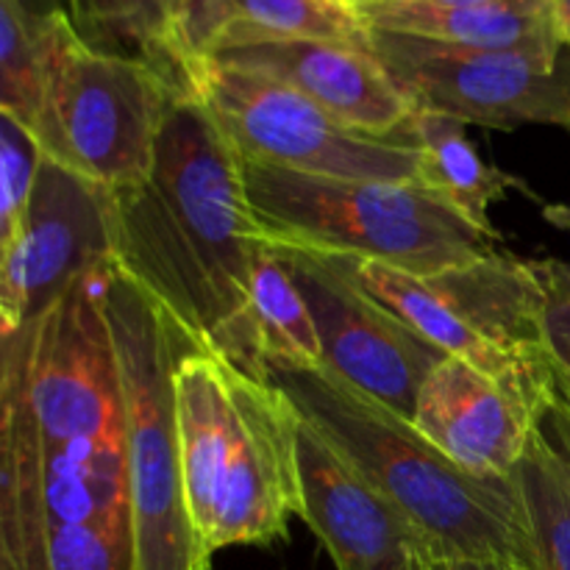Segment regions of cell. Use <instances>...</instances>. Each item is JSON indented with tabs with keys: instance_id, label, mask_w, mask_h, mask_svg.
I'll return each instance as SVG.
<instances>
[{
	"instance_id": "7c38bea8",
	"label": "cell",
	"mask_w": 570,
	"mask_h": 570,
	"mask_svg": "<svg viewBox=\"0 0 570 570\" xmlns=\"http://www.w3.org/2000/svg\"><path fill=\"white\" fill-rule=\"evenodd\" d=\"M111 262V189L42 154L26 217L0 245V334L45 315L72 284Z\"/></svg>"
},
{
	"instance_id": "5b68a950",
	"label": "cell",
	"mask_w": 570,
	"mask_h": 570,
	"mask_svg": "<svg viewBox=\"0 0 570 570\" xmlns=\"http://www.w3.org/2000/svg\"><path fill=\"white\" fill-rule=\"evenodd\" d=\"M243 161L250 209L276 243L438 276L493 254L479 232L423 181L328 178Z\"/></svg>"
},
{
	"instance_id": "484cf974",
	"label": "cell",
	"mask_w": 570,
	"mask_h": 570,
	"mask_svg": "<svg viewBox=\"0 0 570 570\" xmlns=\"http://www.w3.org/2000/svg\"><path fill=\"white\" fill-rule=\"evenodd\" d=\"M443 570H532L512 560H451L443 562Z\"/></svg>"
},
{
	"instance_id": "4dcf8cb0",
	"label": "cell",
	"mask_w": 570,
	"mask_h": 570,
	"mask_svg": "<svg viewBox=\"0 0 570 570\" xmlns=\"http://www.w3.org/2000/svg\"><path fill=\"white\" fill-rule=\"evenodd\" d=\"M432 570H443V566H438V568H432Z\"/></svg>"
},
{
	"instance_id": "8992f818",
	"label": "cell",
	"mask_w": 570,
	"mask_h": 570,
	"mask_svg": "<svg viewBox=\"0 0 570 570\" xmlns=\"http://www.w3.org/2000/svg\"><path fill=\"white\" fill-rule=\"evenodd\" d=\"M104 309L126 406L134 570H212L189 521L176 412L178 362L198 345L115 265Z\"/></svg>"
},
{
	"instance_id": "44dd1931",
	"label": "cell",
	"mask_w": 570,
	"mask_h": 570,
	"mask_svg": "<svg viewBox=\"0 0 570 570\" xmlns=\"http://www.w3.org/2000/svg\"><path fill=\"white\" fill-rule=\"evenodd\" d=\"M67 31V14H33L20 0H0V115L31 128Z\"/></svg>"
},
{
	"instance_id": "cb8c5ba5",
	"label": "cell",
	"mask_w": 570,
	"mask_h": 570,
	"mask_svg": "<svg viewBox=\"0 0 570 570\" xmlns=\"http://www.w3.org/2000/svg\"><path fill=\"white\" fill-rule=\"evenodd\" d=\"M532 271L543 289L540 334L546 362L554 376L557 401L570 410V265L562 259H532Z\"/></svg>"
},
{
	"instance_id": "4316f807",
	"label": "cell",
	"mask_w": 570,
	"mask_h": 570,
	"mask_svg": "<svg viewBox=\"0 0 570 570\" xmlns=\"http://www.w3.org/2000/svg\"><path fill=\"white\" fill-rule=\"evenodd\" d=\"M549 11L557 37L566 48H570V0H549Z\"/></svg>"
},
{
	"instance_id": "ba28073f",
	"label": "cell",
	"mask_w": 570,
	"mask_h": 570,
	"mask_svg": "<svg viewBox=\"0 0 570 570\" xmlns=\"http://www.w3.org/2000/svg\"><path fill=\"white\" fill-rule=\"evenodd\" d=\"M178 95L187 92L165 72L92 50L70 26L31 134L50 161L117 193L148 178Z\"/></svg>"
},
{
	"instance_id": "52a82bcc",
	"label": "cell",
	"mask_w": 570,
	"mask_h": 570,
	"mask_svg": "<svg viewBox=\"0 0 570 570\" xmlns=\"http://www.w3.org/2000/svg\"><path fill=\"white\" fill-rule=\"evenodd\" d=\"M354 267L376 298L445 356L504 382L546 417L557 387L540 334L543 289L532 259L493 250L438 276H412L367 259H354Z\"/></svg>"
},
{
	"instance_id": "d4e9b609",
	"label": "cell",
	"mask_w": 570,
	"mask_h": 570,
	"mask_svg": "<svg viewBox=\"0 0 570 570\" xmlns=\"http://www.w3.org/2000/svg\"><path fill=\"white\" fill-rule=\"evenodd\" d=\"M543 426H546V432H549L551 438L562 445V451L570 456V410L568 406L560 404V401H554V404H551V410L546 412Z\"/></svg>"
},
{
	"instance_id": "5bb4252c",
	"label": "cell",
	"mask_w": 570,
	"mask_h": 570,
	"mask_svg": "<svg viewBox=\"0 0 570 570\" xmlns=\"http://www.w3.org/2000/svg\"><path fill=\"white\" fill-rule=\"evenodd\" d=\"M206 59L287 83L356 131L390 137L410 128L415 115V106L373 50L356 45L309 37H232L215 45Z\"/></svg>"
},
{
	"instance_id": "7402d4cb",
	"label": "cell",
	"mask_w": 570,
	"mask_h": 570,
	"mask_svg": "<svg viewBox=\"0 0 570 570\" xmlns=\"http://www.w3.org/2000/svg\"><path fill=\"white\" fill-rule=\"evenodd\" d=\"M534 570H570V456L540 423L515 468Z\"/></svg>"
},
{
	"instance_id": "ac0fdd59",
	"label": "cell",
	"mask_w": 570,
	"mask_h": 570,
	"mask_svg": "<svg viewBox=\"0 0 570 570\" xmlns=\"http://www.w3.org/2000/svg\"><path fill=\"white\" fill-rule=\"evenodd\" d=\"M412 126H415L417 150H421L417 181L443 195L479 232L488 234L490 239H499V232L490 220V209L504 200L510 189H523L527 195H532V189L512 173L484 161L476 145L468 139L465 122L456 117L415 109Z\"/></svg>"
},
{
	"instance_id": "3957f363",
	"label": "cell",
	"mask_w": 570,
	"mask_h": 570,
	"mask_svg": "<svg viewBox=\"0 0 570 570\" xmlns=\"http://www.w3.org/2000/svg\"><path fill=\"white\" fill-rule=\"evenodd\" d=\"M265 379L432 540L440 560H512L534 570L515 476L465 471L415 423L323 367L267 365Z\"/></svg>"
},
{
	"instance_id": "9a60e30c",
	"label": "cell",
	"mask_w": 570,
	"mask_h": 570,
	"mask_svg": "<svg viewBox=\"0 0 570 570\" xmlns=\"http://www.w3.org/2000/svg\"><path fill=\"white\" fill-rule=\"evenodd\" d=\"M417 432L479 476H512L543 415L499 379L445 356L417 395Z\"/></svg>"
},
{
	"instance_id": "1f68e13d",
	"label": "cell",
	"mask_w": 570,
	"mask_h": 570,
	"mask_svg": "<svg viewBox=\"0 0 570 570\" xmlns=\"http://www.w3.org/2000/svg\"><path fill=\"white\" fill-rule=\"evenodd\" d=\"M568 131H570V122H568Z\"/></svg>"
},
{
	"instance_id": "603a6c76",
	"label": "cell",
	"mask_w": 570,
	"mask_h": 570,
	"mask_svg": "<svg viewBox=\"0 0 570 570\" xmlns=\"http://www.w3.org/2000/svg\"><path fill=\"white\" fill-rule=\"evenodd\" d=\"M42 150L31 128L0 115V245L9 243L31 204Z\"/></svg>"
},
{
	"instance_id": "d6986e66",
	"label": "cell",
	"mask_w": 570,
	"mask_h": 570,
	"mask_svg": "<svg viewBox=\"0 0 570 570\" xmlns=\"http://www.w3.org/2000/svg\"><path fill=\"white\" fill-rule=\"evenodd\" d=\"M184 6L187 0H67V17L92 50L145 61L184 89L178 61Z\"/></svg>"
},
{
	"instance_id": "e0dca14e",
	"label": "cell",
	"mask_w": 570,
	"mask_h": 570,
	"mask_svg": "<svg viewBox=\"0 0 570 570\" xmlns=\"http://www.w3.org/2000/svg\"><path fill=\"white\" fill-rule=\"evenodd\" d=\"M232 37H309L371 50V31L345 0H187L178 22L181 78L189 61Z\"/></svg>"
},
{
	"instance_id": "6da1fadb",
	"label": "cell",
	"mask_w": 570,
	"mask_h": 570,
	"mask_svg": "<svg viewBox=\"0 0 570 570\" xmlns=\"http://www.w3.org/2000/svg\"><path fill=\"white\" fill-rule=\"evenodd\" d=\"M109 267L0 334V570H134Z\"/></svg>"
},
{
	"instance_id": "f546056e",
	"label": "cell",
	"mask_w": 570,
	"mask_h": 570,
	"mask_svg": "<svg viewBox=\"0 0 570 570\" xmlns=\"http://www.w3.org/2000/svg\"><path fill=\"white\" fill-rule=\"evenodd\" d=\"M415 3H432V6H490V3H501V0H415Z\"/></svg>"
},
{
	"instance_id": "30bf717a",
	"label": "cell",
	"mask_w": 570,
	"mask_h": 570,
	"mask_svg": "<svg viewBox=\"0 0 570 570\" xmlns=\"http://www.w3.org/2000/svg\"><path fill=\"white\" fill-rule=\"evenodd\" d=\"M371 50L415 109L515 131L570 122V48H460L371 31Z\"/></svg>"
},
{
	"instance_id": "f1b7e54d",
	"label": "cell",
	"mask_w": 570,
	"mask_h": 570,
	"mask_svg": "<svg viewBox=\"0 0 570 570\" xmlns=\"http://www.w3.org/2000/svg\"><path fill=\"white\" fill-rule=\"evenodd\" d=\"M33 14H67V0H20Z\"/></svg>"
},
{
	"instance_id": "277c9868",
	"label": "cell",
	"mask_w": 570,
	"mask_h": 570,
	"mask_svg": "<svg viewBox=\"0 0 570 570\" xmlns=\"http://www.w3.org/2000/svg\"><path fill=\"white\" fill-rule=\"evenodd\" d=\"M176 412L184 495L206 554L287 538L301 510L293 401L223 356L189 348L176 371Z\"/></svg>"
},
{
	"instance_id": "ffe728a7",
	"label": "cell",
	"mask_w": 570,
	"mask_h": 570,
	"mask_svg": "<svg viewBox=\"0 0 570 570\" xmlns=\"http://www.w3.org/2000/svg\"><path fill=\"white\" fill-rule=\"evenodd\" d=\"M245 334L254 354L259 376L265 379L267 365L284 367H321V340L309 315L304 295L295 287L293 276L282 265L267 239L250 278L248 309H245ZM267 382V379H265Z\"/></svg>"
},
{
	"instance_id": "8fae6325",
	"label": "cell",
	"mask_w": 570,
	"mask_h": 570,
	"mask_svg": "<svg viewBox=\"0 0 570 570\" xmlns=\"http://www.w3.org/2000/svg\"><path fill=\"white\" fill-rule=\"evenodd\" d=\"M271 245L309 306L323 371L395 415L415 421L417 395L445 360L443 351L360 282L354 256L323 254L276 239Z\"/></svg>"
},
{
	"instance_id": "83f0119b",
	"label": "cell",
	"mask_w": 570,
	"mask_h": 570,
	"mask_svg": "<svg viewBox=\"0 0 570 570\" xmlns=\"http://www.w3.org/2000/svg\"><path fill=\"white\" fill-rule=\"evenodd\" d=\"M543 220L570 234V204H546Z\"/></svg>"
},
{
	"instance_id": "4fadbf2b",
	"label": "cell",
	"mask_w": 570,
	"mask_h": 570,
	"mask_svg": "<svg viewBox=\"0 0 570 570\" xmlns=\"http://www.w3.org/2000/svg\"><path fill=\"white\" fill-rule=\"evenodd\" d=\"M298 518L337 570H432V540L301 417Z\"/></svg>"
},
{
	"instance_id": "2e32d148",
	"label": "cell",
	"mask_w": 570,
	"mask_h": 570,
	"mask_svg": "<svg viewBox=\"0 0 570 570\" xmlns=\"http://www.w3.org/2000/svg\"><path fill=\"white\" fill-rule=\"evenodd\" d=\"M367 31H390L460 48H551L562 45L549 0L490 6H432L415 0H345Z\"/></svg>"
},
{
	"instance_id": "9c48e42d",
	"label": "cell",
	"mask_w": 570,
	"mask_h": 570,
	"mask_svg": "<svg viewBox=\"0 0 570 570\" xmlns=\"http://www.w3.org/2000/svg\"><path fill=\"white\" fill-rule=\"evenodd\" d=\"M184 89L245 161L328 178L417 181L421 176L415 126L390 137L356 131L287 83L206 56L189 61Z\"/></svg>"
},
{
	"instance_id": "7a4b0ae2",
	"label": "cell",
	"mask_w": 570,
	"mask_h": 570,
	"mask_svg": "<svg viewBox=\"0 0 570 570\" xmlns=\"http://www.w3.org/2000/svg\"><path fill=\"white\" fill-rule=\"evenodd\" d=\"M111 237L117 271L200 351L262 379L245 309L267 234L239 154L193 95L173 100L148 178L111 193Z\"/></svg>"
}]
</instances>
